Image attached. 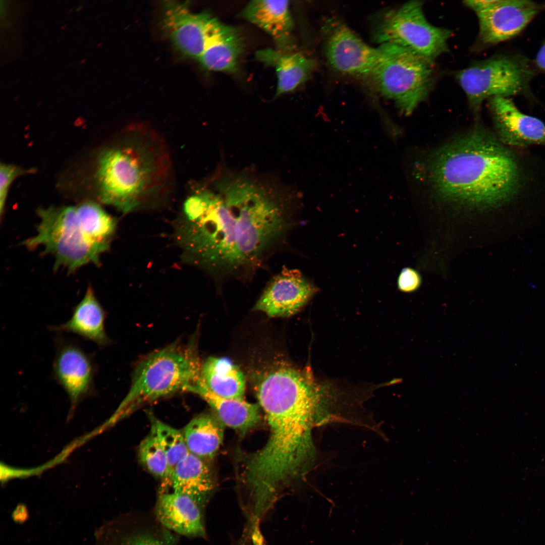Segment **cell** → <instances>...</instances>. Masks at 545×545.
I'll use <instances>...</instances> for the list:
<instances>
[{
    "mask_svg": "<svg viewBox=\"0 0 545 545\" xmlns=\"http://www.w3.org/2000/svg\"><path fill=\"white\" fill-rule=\"evenodd\" d=\"M223 424L209 414L192 419L183 432L189 453L204 460L212 458L223 441Z\"/></svg>",
    "mask_w": 545,
    "mask_h": 545,
    "instance_id": "23",
    "label": "cell"
},
{
    "mask_svg": "<svg viewBox=\"0 0 545 545\" xmlns=\"http://www.w3.org/2000/svg\"><path fill=\"white\" fill-rule=\"evenodd\" d=\"M220 22L206 12L194 13L187 3L164 2L161 28L184 55L199 60L208 39Z\"/></svg>",
    "mask_w": 545,
    "mask_h": 545,
    "instance_id": "10",
    "label": "cell"
},
{
    "mask_svg": "<svg viewBox=\"0 0 545 545\" xmlns=\"http://www.w3.org/2000/svg\"><path fill=\"white\" fill-rule=\"evenodd\" d=\"M316 291L300 271L284 266L267 284L253 310L271 317L291 316L300 310Z\"/></svg>",
    "mask_w": 545,
    "mask_h": 545,
    "instance_id": "12",
    "label": "cell"
},
{
    "mask_svg": "<svg viewBox=\"0 0 545 545\" xmlns=\"http://www.w3.org/2000/svg\"><path fill=\"white\" fill-rule=\"evenodd\" d=\"M533 75L525 58L513 55L477 63L461 71L457 78L470 105L477 110L487 98L508 97L523 92Z\"/></svg>",
    "mask_w": 545,
    "mask_h": 545,
    "instance_id": "8",
    "label": "cell"
},
{
    "mask_svg": "<svg viewBox=\"0 0 545 545\" xmlns=\"http://www.w3.org/2000/svg\"><path fill=\"white\" fill-rule=\"evenodd\" d=\"M140 460L154 476L161 479L166 487L169 482V466L165 454L154 429L141 442L139 447Z\"/></svg>",
    "mask_w": 545,
    "mask_h": 545,
    "instance_id": "25",
    "label": "cell"
},
{
    "mask_svg": "<svg viewBox=\"0 0 545 545\" xmlns=\"http://www.w3.org/2000/svg\"><path fill=\"white\" fill-rule=\"evenodd\" d=\"M40 222L37 234L23 245L33 250L44 247V254L56 259L54 268L60 266L73 272L88 263L100 266L101 254L108 247L96 237L78 205L39 208Z\"/></svg>",
    "mask_w": 545,
    "mask_h": 545,
    "instance_id": "5",
    "label": "cell"
},
{
    "mask_svg": "<svg viewBox=\"0 0 545 545\" xmlns=\"http://www.w3.org/2000/svg\"><path fill=\"white\" fill-rule=\"evenodd\" d=\"M152 427L166 456L169 469V485L175 467L189 451L183 432L158 420H153Z\"/></svg>",
    "mask_w": 545,
    "mask_h": 545,
    "instance_id": "24",
    "label": "cell"
},
{
    "mask_svg": "<svg viewBox=\"0 0 545 545\" xmlns=\"http://www.w3.org/2000/svg\"><path fill=\"white\" fill-rule=\"evenodd\" d=\"M213 488V476L204 460L189 453L175 467L168 486L160 490L184 495L205 507Z\"/></svg>",
    "mask_w": 545,
    "mask_h": 545,
    "instance_id": "18",
    "label": "cell"
},
{
    "mask_svg": "<svg viewBox=\"0 0 545 545\" xmlns=\"http://www.w3.org/2000/svg\"><path fill=\"white\" fill-rule=\"evenodd\" d=\"M535 62L538 68L545 72V41L538 51Z\"/></svg>",
    "mask_w": 545,
    "mask_h": 545,
    "instance_id": "29",
    "label": "cell"
},
{
    "mask_svg": "<svg viewBox=\"0 0 545 545\" xmlns=\"http://www.w3.org/2000/svg\"><path fill=\"white\" fill-rule=\"evenodd\" d=\"M256 58L276 69L278 78L276 96L294 90L309 77L315 66L313 60L293 51L265 48L256 52Z\"/></svg>",
    "mask_w": 545,
    "mask_h": 545,
    "instance_id": "19",
    "label": "cell"
},
{
    "mask_svg": "<svg viewBox=\"0 0 545 545\" xmlns=\"http://www.w3.org/2000/svg\"><path fill=\"white\" fill-rule=\"evenodd\" d=\"M540 5L526 0H491L476 14L479 38L485 44H494L520 33L540 10Z\"/></svg>",
    "mask_w": 545,
    "mask_h": 545,
    "instance_id": "13",
    "label": "cell"
},
{
    "mask_svg": "<svg viewBox=\"0 0 545 545\" xmlns=\"http://www.w3.org/2000/svg\"><path fill=\"white\" fill-rule=\"evenodd\" d=\"M201 377L208 389L228 399H242L246 380L242 371L230 359L210 357L202 364Z\"/></svg>",
    "mask_w": 545,
    "mask_h": 545,
    "instance_id": "22",
    "label": "cell"
},
{
    "mask_svg": "<svg viewBox=\"0 0 545 545\" xmlns=\"http://www.w3.org/2000/svg\"><path fill=\"white\" fill-rule=\"evenodd\" d=\"M172 168L167 146L156 132L143 125L129 126L99 155V200L124 212L152 204L169 191Z\"/></svg>",
    "mask_w": 545,
    "mask_h": 545,
    "instance_id": "3",
    "label": "cell"
},
{
    "mask_svg": "<svg viewBox=\"0 0 545 545\" xmlns=\"http://www.w3.org/2000/svg\"><path fill=\"white\" fill-rule=\"evenodd\" d=\"M29 516L26 506L23 504L18 505L12 513V518L17 523L22 524L28 520Z\"/></svg>",
    "mask_w": 545,
    "mask_h": 545,
    "instance_id": "28",
    "label": "cell"
},
{
    "mask_svg": "<svg viewBox=\"0 0 545 545\" xmlns=\"http://www.w3.org/2000/svg\"><path fill=\"white\" fill-rule=\"evenodd\" d=\"M202 364L194 340L178 342L145 356L137 365L130 389L113 420L142 405L179 392H190L201 377Z\"/></svg>",
    "mask_w": 545,
    "mask_h": 545,
    "instance_id": "4",
    "label": "cell"
},
{
    "mask_svg": "<svg viewBox=\"0 0 545 545\" xmlns=\"http://www.w3.org/2000/svg\"><path fill=\"white\" fill-rule=\"evenodd\" d=\"M178 537L152 513H126L98 527L92 545H179Z\"/></svg>",
    "mask_w": 545,
    "mask_h": 545,
    "instance_id": "11",
    "label": "cell"
},
{
    "mask_svg": "<svg viewBox=\"0 0 545 545\" xmlns=\"http://www.w3.org/2000/svg\"><path fill=\"white\" fill-rule=\"evenodd\" d=\"M432 188L442 199L485 207L501 203L517 190L513 156L480 129L459 137L434 153L429 165Z\"/></svg>",
    "mask_w": 545,
    "mask_h": 545,
    "instance_id": "2",
    "label": "cell"
},
{
    "mask_svg": "<svg viewBox=\"0 0 545 545\" xmlns=\"http://www.w3.org/2000/svg\"><path fill=\"white\" fill-rule=\"evenodd\" d=\"M422 282L419 272L413 268L408 267L401 271L397 279V286L400 291L409 293L419 289Z\"/></svg>",
    "mask_w": 545,
    "mask_h": 545,
    "instance_id": "27",
    "label": "cell"
},
{
    "mask_svg": "<svg viewBox=\"0 0 545 545\" xmlns=\"http://www.w3.org/2000/svg\"><path fill=\"white\" fill-rule=\"evenodd\" d=\"M369 78L376 90L405 115L428 97L434 79L433 61L391 43L380 44Z\"/></svg>",
    "mask_w": 545,
    "mask_h": 545,
    "instance_id": "6",
    "label": "cell"
},
{
    "mask_svg": "<svg viewBox=\"0 0 545 545\" xmlns=\"http://www.w3.org/2000/svg\"><path fill=\"white\" fill-rule=\"evenodd\" d=\"M325 53L329 64L337 72L368 78L379 54L378 47L370 46L342 24L336 25L329 34Z\"/></svg>",
    "mask_w": 545,
    "mask_h": 545,
    "instance_id": "14",
    "label": "cell"
},
{
    "mask_svg": "<svg viewBox=\"0 0 545 545\" xmlns=\"http://www.w3.org/2000/svg\"><path fill=\"white\" fill-rule=\"evenodd\" d=\"M219 194L200 190L184 203L176 230L186 258L217 279L253 275L284 243L295 222L288 203L242 179Z\"/></svg>",
    "mask_w": 545,
    "mask_h": 545,
    "instance_id": "1",
    "label": "cell"
},
{
    "mask_svg": "<svg viewBox=\"0 0 545 545\" xmlns=\"http://www.w3.org/2000/svg\"><path fill=\"white\" fill-rule=\"evenodd\" d=\"M252 539L253 545H264L263 537L257 523L254 526Z\"/></svg>",
    "mask_w": 545,
    "mask_h": 545,
    "instance_id": "30",
    "label": "cell"
},
{
    "mask_svg": "<svg viewBox=\"0 0 545 545\" xmlns=\"http://www.w3.org/2000/svg\"><path fill=\"white\" fill-rule=\"evenodd\" d=\"M105 312L93 288L89 286L83 298L74 307L71 318L65 323L49 328L57 333L76 334L103 347L110 343L105 331Z\"/></svg>",
    "mask_w": 545,
    "mask_h": 545,
    "instance_id": "17",
    "label": "cell"
},
{
    "mask_svg": "<svg viewBox=\"0 0 545 545\" xmlns=\"http://www.w3.org/2000/svg\"><path fill=\"white\" fill-rule=\"evenodd\" d=\"M243 16L268 33L278 49L292 51L293 22L288 1L255 0L243 10Z\"/></svg>",
    "mask_w": 545,
    "mask_h": 545,
    "instance_id": "16",
    "label": "cell"
},
{
    "mask_svg": "<svg viewBox=\"0 0 545 545\" xmlns=\"http://www.w3.org/2000/svg\"><path fill=\"white\" fill-rule=\"evenodd\" d=\"M200 396L214 410L219 420L227 426L244 433L258 424L259 406L242 399L220 397L209 390L200 377L191 392Z\"/></svg>",
    "mask_w": 545,
    "mask_h": 545,
    "instance_id": "21",
    "label": "cell"
},
{
    "mask_svg": "<svg viewBox=\"0 0 545 545\" xmlns=\"http://www.w3.org/2000/svg\"><path fill=\"white\" fill-rule=\"evenodd\" d=\"M452 32L435 26L426 19L420 1H410L388 12L375 29L380 44H395L429 60L448 51Z\"/></svg>",
    "mask_w": 545,
    "mask_h": 545,
    "instance_id": "7",
    "label": "cell"
},
{
    "mask_svg": "<svg viewBox=\"0 0 545 545\" xmlns=\"http://www.w3.org/2000/svg\"><path fill=\"white\" fill-rule=\"evenodd\" d=\"M400 545H402V544H400Z\"/></svg>",
    "mask_w": 545,
    "mask_h": 545,
    "instance_id": "31",
    "label": "cell"
},
{
    "mask_svg": "<svg viewBox=\"0 0 545 545\" xmlns=\"http://www.w3.org/2000/svg\"><path fill=\"white\" fill-rule=\"evenodd\" d=\"M489 107L503 143L520 147L532 144L545 145V124L540 120L520 112L507 97L489 98Z\"/></svg>",
    "mask_w": 545,
    "mask_h": 545,
    "instance_id": "15",
    "label": "cell"
},
{
    "mask_svg": "<svg viewBox=\"0 0 545 545\" xmlns=\"http://www.w3.org/2000/svg\"><path fill=\"white\" fill-rule=\"evenodd\" d=\"M244 48V40L238 30L220 22L198 61L209 70L234 72Z\"/></svg>",
    "mask_w": 545,
    "mask_h": 545,
    "instance_id": "20",
    "label": "cell"
},
{
    "mask_svg": "<svg viewBox=\"0 0 545 545\" xmlns=\"http://www.w3.org/2000/svg\"><path fill=\"white\" fill-rule=\"evenodd\" d=\"M34 170H25L12 164L1 163L0 165V214L2 215L5 207L8 193L12 182L17 177L26 174L32 173Z\"/></svg>",
    "mask_w": 545,
    "mask_h": 545,
    "instance_id": "26",
    "label": "cell"
},
{
    "mask_svg": "<svg viewBox=\"0 0 545 545\" xmlns=\"http://www.w3.org/2000/svg\"><path fill=\"white\" fill-rule=\"evenodd\" d=\"M57 335L52 376L67 393L74 408L81 400L95 393L96 364L93 355L77 341L64 337L61 333Z\"/></svg>",
    "mask_w": 545,
    "mask_h": 545,
    "instance_id": "9",
    "label": "cell"
}]
</instances>
